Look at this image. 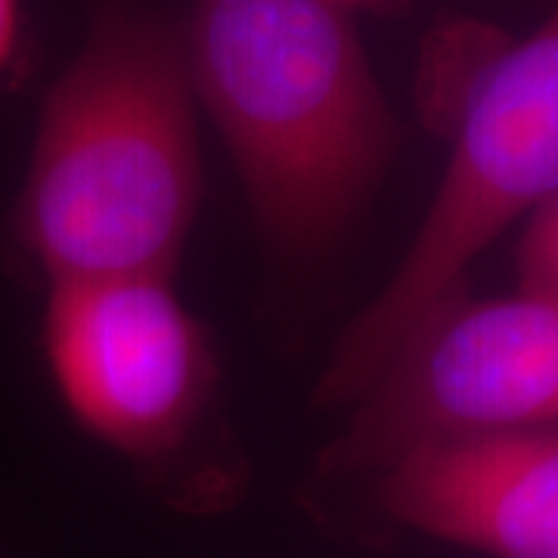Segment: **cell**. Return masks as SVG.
Segmentation results:
<instances>
[{
  "label": "cell",
  "mask_w": 558,
  "mask_h": 558,
  "mask_svg": "<svg viewBox=\"0 0 558 558\" xmlns=\"http://www.w3.org/2000/svg\"><path fill=\"white\" fill-rule=\"evenodd\" d=\"M558 193V7L481 69L459 109L453 149L395 274L348 323L314 400L344 407L398 348L465 289V274L506 227Z\"/></svg>",
  "instance_id": "obj_3"
},
{
  "label": "cell",
  "mask_w": 558,
  "mask_h": 558,
  "mask_svg": "<svg viewBox=\"0 0 558 558\" xmlns=\"http://www.w3.org/2000/svg\"><path fill=\"white\" fill-rule=\"evenodd\" d=\"M22 57H25L22 0H0V84L20 75Z\"/></svg>",
  "instance_id": "obj_8"
},
{
  "label": "cell",
  "mask_w": 558,
  "mask_h": 558,
  "mask_svg": "<svg viewBox=\"0 0 558 558\" xmlns=\"http://www.w3.org/2000/svg\"><path fill=\"white\" fill-rule=\"evenodd\" d=\"M558 422V301L521 289L438 307L351 403L323 453L329 475H376L462 440Z\"/></svg>",
  "instance_id": "obj_4"
},
{
  "label": "cell",
  "mask_w": 558,
  "mask_h": 558,
  "mask_svg": "<svg viewBox=\"0 0 558 558\" xmlns=\"http://www.w3.org/2000/svg\"><path fill=\"white\" fill-rule=\"evenodd\" d=\"M183 28L140 0H97L40 100L10 240L47 282L171 277L202 199Z\"/></svg>",
  "instance_id": "obj_1"
},
{
  "label": "cell",
  "mask_w": 558,
  "mask_h": 558,
  "mask_svg": "<svg viewBox=\"0 0 558 558\" xmlns=\"http://www.w3.org/2000/svg\"><path fill=\"white\" fill-rule=\"evenodd\" d=\"M354 13L332 0H193L183 53L270 240L317 252L373 199L398 153Z\"/></svg>",
  "instance_id": "obj_2"
},
{
  "label": "cell",
  "mask_w": 558,
  "mask_h": 558,
  "mask_svg": "<svg viewBox=\"0 0 558 558\" xmlns=\"http://www.w3.org/2000/svg\"><path fill=\"white\" fill-rule=\"evenodd\" d=\"M40 348L69 416L134 459L174 453L218 379L205 329L171 277L47 282Z\"/></svg>",
  "instance_id": "obj_5"
},
{
  "label": "cell",
  "mask_w": 558,
  "mask_h": 558,
  "mask_svg": "<svg viewBox=\"0 0 558 558\" xmlns=\"http://www.w3.org/2000/svg\"><path fill=\"white\" fill-rule=\"evenodd\" d=\"M519 286L558 301V193L524 218L519 240Z\"/></svg>",
  "instance_id": "obj_7"
},
{
  "label": "cell",
  "mask_w": 558,
  "mask_h": 558,
  "mask_svg": "<svg viewBox=\"0 0 558 558\" xmlns=\"http://www.w3.org/2000/svg\"><path fill=\"white\" fill-rule=\"evenodd\" d=\"M332 3H339L341 10H348V13H360V10H373V13H381V10H391V7H398L400 0H332Z\"/></svg>",
  "instance_id": "obj_9"
},
{
  "label": "cell",
  "mask_w": 558,
  "mask_h": 558,
  "mask_svg": "<svg viewBox=\"0 0 558 558\" xmlns=\"http://www.w3.org/2000/svg\"><path fill=\"white\" fill-rule=\"evenodd\" d=\"M381 512L490 558H558V422L444 444L376 478Z\"/></svg>",
  "instance_id": "obj_6"
}]
</instances>
